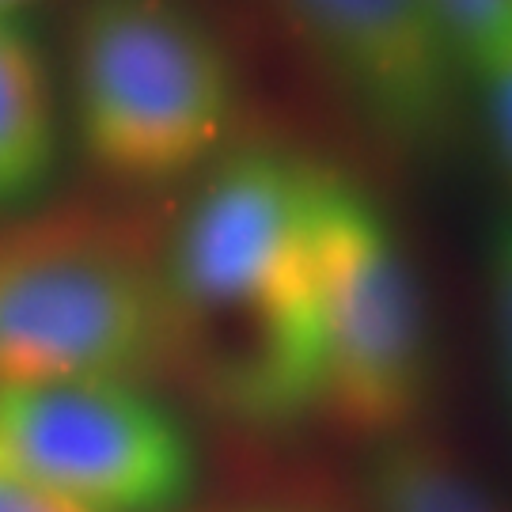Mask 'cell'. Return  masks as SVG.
<instances>
[{
  "label": "cell",
  "mask_w": 512,
  "mask_h": 512,
  "mask_svg": "<svg viewBox=\"0 0 512 512\" xmlns=\"http://www.w3.org/2000/svg\"><path fill=\"white\" fill-rule=\"evenodd\" d=\"M334 171L247 145L217 156L160 243L171 361L243 425L319 410V220Z\"/></svg>",
  "instance_id": "6da1fadb"
},
{
  "label": "cell",
  "mask_w": 512,
  "mask_h": 512,
  "mask_svg": "<svg viewBox=\"0 0 512 512\" xmlns=\"http://www.w3.org/2000/svg\"><path fill=\"white\" fill-rule=\"evenodd\" d=\"M171 361L160 247L95 209L0 236V387L137 380Z\"/></svg>",
  "instance_id": "7a4b0ae2"
},
{
  "label": "cell",
  "mask_w": 512,
  "mask_h": 512,
  "mask_svg": "<svg viewBox=\"0 0 512 512\" xmlns=\"http://www.w3.org/2000/svg\"><path fill=\"white\" fill-rule=\"evenodd\" d=\"M80 141L110 179L160 186L205 171L236 122V73L179 0H88L73 23Z\"/></svg>",
  "instance_id": "3957f363"
},
{
  "label": "cell",
  "mask_w": 512,
  "mask_h": 512,
  "mask_svg": "<svg viewBox=\"0 0 512 512\" xmlns=\"http://www.w3.org/2000/svg\"><path fill=\"white\" fill-rule=\"evenodd\" d=\"M319 323V410L357 437L410 433L437 372L433 323L399 232L342 175L319 220Z\"/></svg>",
  "instance_id": "277c9868"
},
{
  "label": "cell",
  "mask_w": 512,
  "mask_h": 512,
  "mask_svg": "<svg viewBox=\"0 0 512 512\" xmlns=\"http://www.w3.org/2000/svg\"><path fill=\"white\" fill-rule=\"evenodd\" d=\"M0 471L92 512H175L198 486L194 440L137 380L0 387Z\"/></svg>",
  "instance_id": "5b68a950"
},
{
  "label": "cell",
  "mask_w": 512,
  "mask_h": 512,
  "mask_svg": "<svg viewBox=\"0 0 512 512\" xmlns=\"http://www.w3.org/2000/svg\"><path fill=\"white\" fill-rule=\"evenodd\" d=\"M289 31L380 137L410 152L452 141L463 65L433 0H274Z\"/></svg>",
  "instance_id": "8992f818"
},
{
  "label": "cell",
  "mask_w": 512,
  "mask_h": 512,
  "mask_svg": "<svg viewBox=\"0 0 512 512\" xmlns=\"http://www.w3.org/2000/svg\"><path fill=\"white\" fill-rule=\"evenodd\" d=\"M57 164L54 76L38 38L0 12V209L31 202Z\"/></svg>",
  "instance_id": "52a82bcc"
},
{
  "label": "cell",
  "mask_w": 512,
  "mask_h": 512,
  "mask_svg": "<svg viewBox=\"0 0 512 512\" xmlns=\"http://www.w3.org/2000/svg\"><path fill=\"white\" fill-rule=\"evenodd\" d=\"M365 486L372 512H509L452 452L410 433L376 444Z\"/></svg>",
  "instance_id": "ba28073f"
},
{
  "label": "cell",
  "mask_w": 512,
  "mask_h": 512,
  "mask_svg": "<svg viewBox=\"0 0 512 512\" xmlns=\"http://www.w3.org/2000/svg\"><path fill=\"white\" fill-rule=\"evenodd\" d=\"M463 73L478 76L512 46V0H433Z\"/></svg>",
  "instance_id": "9c48e42d"
},
{
  "label": "cell",
  "mask_w": 512,
  "mask_h": 512,
  "mask_svg": "<svg viewBox=\"0 0 512 512\" xmlns=\"http://www.w3.org/2000/svg\"><path fill=\"white\" fill-rule=\"evenodd\" d=\"M486 293H490V327H494L497 372L512 403V213L494 228L490 262H486Z\"/></svg>",
  "instance_id": "30bf717a"
},
{
  "label": "cell",
  "mask_w": 512,
  "mask_h": 512,
  "mask_svg": "<svg viewBox=\"0 0 512 512\" xmlns=\"http://www.w3.org/2000/svg\"><path fill=\"white\" fill-rule=\"evenodd\" d=\"M475 80L482 84V99H486V114H490L494 145L512 171V46L501 57H494Z\"/></svg>",
  "instance_id": "8fae6325"
},
{
  "label": "cell",
  "mask_w": 512,
  "mask_h": 512,
  "mask_svg": "<svg viewBox=\"0 0 512 512\" xmlns=\"http://www.w3.org/2000/svg\"><path fill=\"white\" fill-rule=\"evenodd\" d=\"M0 512H92L69 497H57L27 478L0 471Z\"/></svg>",
  "instance_id": "7c38bea8"
},
{
  "label": "cell",
  "mask_w": 512,
  "mask_h": 512,
  "mask_svg": "<svg viewBox=\"0 0 512 512\" xmlns=\"http://www.w3.org/2000/svg\"><path fill=\"white\" fill-rule=\"evenodd\" d=\"M12 4H16V0H0V12H12Z\"/></svg>",
  "instance_id": "4fadbf2b"
}]
</instances>
